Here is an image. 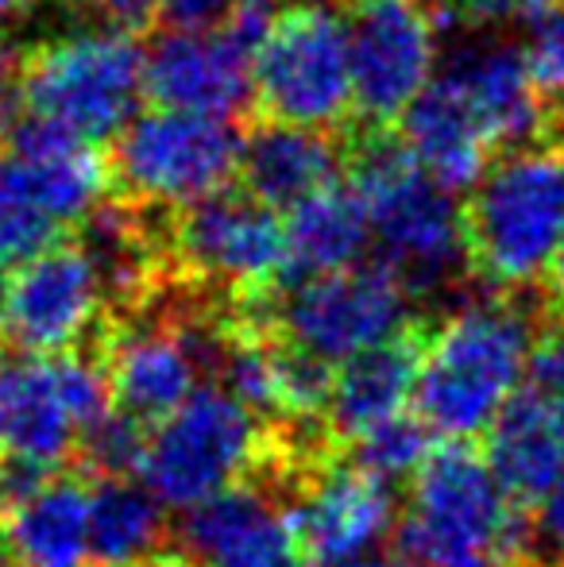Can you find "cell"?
Returning a JSON list of instances; mask_svg holds the SVG:
<instances>
[{
  "label": "cell",
  "instance_id": "74e56055",
  "mask_svg": "<svg viewBox=\"0 0 564 567\" xmlns=\"http://www.w3.org/2000/svg\"><path fill=\"white\" fill-rule=\"evenodd\" d=\"M340 567H410L407 560H391V556H360V560H348Z\"/></svg>",
  "mask_w": 564,
  "mask_h": 567
},
{
  "label": "cell",
  "instance_id": "52a82bcc",
  "mask_svg": "<svg viewBox=\"0 0 564 567\" xmlns=\"http://www.w3.org/2000/svg\"><path fill=\"white\" fill-rule=\"evenodd\" d=\"M143 47L124 31L54 35L23 54V113L47 116L82 140H116L136 120Z\"/></svg>",
  "mask_w": 564,
  "mask_h": 567
},
{
  "label": "cell",
  "instance_id": "2e32d148",
  "mask_svg": "<svg viewBox=\"0 0 564 567\" xmlns=\"http://www.w3.org/2000/svg\"><path fill=\"white\" fill-rule=\"evenodd\" d=\"M182 548L202 567H317L290 509L256 483H236L186 509Z\"/></svg>",
  "mask_w": 564,
  "mask_h": 567
},
{
  "label": "cell",
  "instance_id": "f35d334b",
  "mask_svg": "<svg viewBox=\"0 0 564 567\" xmlns=\"http://www.w3.org/2000/svg\"><path fill=\"white\" fill-rule=\"evenodd\" d=\"M0 567H12V556H8V537H4V514H0Z\"/></svg>",
  "mask_w": 564,
  "mask_h": 567
},
{
  "label": "cell",
  "instance_id": "7a4b0ae2",
  "mask_svg": "<svg viewBox=\"0 0 564 567\" xmlns=\"http://www.w3.org/2000/svg\"><path fill=\"white\" fill-rule=\"evenodd\" d=\"M345 163L356 194L368 205L383 262L399 275L410 298H429L457 282L460 262H468L464 205L418 166L402 135L360 124Z\"/></svg>",
  "mask_w": 564,
  "mask_h": 567
},
{
  "label": "cell",
  "instance_id": "8d00e7d4",
  "mask_svg": "<svg viewBox=\"0 0 564 567\" xmlns=\"http://www.w3.org/2000/svg\"><path fill=\"white\" fill-rule=\"evenodd\" d=\"M39 0H0V28L12 20H20V16H28L31 8H35Z\"/></svg>",
  "mask_w": 564,
  "mask_h": 567
},
{
  "label": "cell",
  "instance_id": "5bb4252c",
  "mask_svg": "<svg viewBox=\"0 0 564 567\" xmlns=\"http://www.w3.org/2000/svg\"><path fill=\"white\" fill-rule=\"evenodd\" d=\"M252 51L240 35L166 31L143 62V97L155 109L205 116H252Z\"/></svg>",
  "mask_w": 564,
  "mask_h": 567
},
{
  "label": "cell",
  "instance_id": "60d3db41",
  "mask_svg": "<svg viewBox=\"0 0 564 567\" xmlns=\"http://www.w3.org/2000/svg\"><path fill=\"white\" fill-rule=\"evenodd\" d=\"M550 402H553V413H557V425H561V436H564V390L561 394H553Z\"/></svg>",
  "mask_w": 564,
  "mask_h": 567
},
{
  "label": "cell",
  "instance_id": "ab89813d",
  "mask_svg": "<svg viewBox=\"0 0 564 567\" xmlns=\"http://www.w3.org/2000/svg\"><path fill=\"white\" fill-rule=\"evenodd\" d=\"M4 306H8V275H4V262H0V324H4Z\"/></svg>",
  "mask_w": 564,
  "mask_h": 567
},
{
  "label": "cell",
  "instance_id": "f1b7e54d",
  "mask_svg": "<svg viewBox=\"0 0 564 567\" xmlns=\"http://www.w3.org/2000/svg\"><path fill=\"white\" fill-rule=\"evenodd\" d=\"M147 425L136 417L113 410L93 429H85L78 441V460H82L85 478H129L140 475L143 452H147Z\"/></svg>",
  "mask_w": 564,
  "mask_h": 567
},
{
  "label": "cell",
  "instance_id": "277c9868",
  "mask_svg": "<svg viewBox=\"0 0 564 567\" xmlns=\"http://www.w3.org/2000/svg\"><path fill=\"white\" fill-rule=\"evenodd\" d=\"M564 236V147L506 151L464 205L468 267L488 290H530Z\"/></svg>",
  "mask_w": 564,
  "mask_h": 567
},
{
  "label": "cell",
  "instance_id": "4dcf8cb0",
  "mask_svg": "<svg viewBox=\"0 0 564 567\" xmlns=\"http://www.w3.org/2000/svg\"><path fill=\"white\" fill-rule=\"evenodd\" d=\"M553 0H444V12L437 16L441 23L460 20L464 28H506V23H522L534 20L542 8H550Z\"/></svg>",
  "mask_w": 564,
  "mask_h": 567
},
{
  "label": "cell",
  "instance_id": "603a6c76",
  "mask_svg": "<svg viewBox=\"0 0 564 567\" xmlns=\"http://www.w3.org/2000/svg\"><path fill=\"white\" fill-rule=\"evenodd\" d=\"M483 455L499 486L522 509L537 506L564 475V436L553 402L537 386H522L483 433Z\"/></svg>",
  "mask_w": 564,
  "mask_h": 567
},
{
  "label": "cell",
  "instance_id": "d6a6232c",
  "mask_svg": "<svg viewBox=\"0 0 564 567\" xmlns=\"http://www.w3.org/2000/svg\"><path fill=\"white\" fill-rule=\"evenodd\" d=\"M233 12L236 0H158V23L171 31H221Z\"/></svg>",
  "mask_w": 564,
  "mask_h": 567
},
{
  "label": "cell",
  "instance_id": "836d02e7",
  "mask_svg": "<svg viewBox=\"0 0 564 567\" xmlns=\"http://www.w3.org/2000/svg\"><path fill=\"white\" fill-rule=\"evenodd\" d=\"M23 47L0 39V135L23 113Z\"/></svg>",
  "mask_w": 564,
  "mask_h": 567
},
{
  "label": "cell",
  "instance_id": "ac0fdd59",
  "mask_svg": "<svg viewBox=\"0 0 564 567\" xmlns=\"http://www.w3.org/2000/svg\"><path fill=\"white\" fill-rule=\"evenodd\" d=\"M0 147L20 163L35 202L59 225H82L105 202V189H113L109 158L98 155V143L47 116L20 113L0 135Z\"/></svg>",
  "mask_w": 564,
  "mask_h": 567
},
{
  "label": "cell",
  "instance_id": "83f0119b",
  "mask_svg": "<svg viewBox=\"0 0 564 567\" xmlns=\"http://www.w3.org/2000/svg\"><path fill=\"white\" fill-rule=\"evenodd\" d=\"M433 429L425 425L418 413H394L383 425L368 429L363 436L352 441V460L368 467L371 475L399 483V478H414L422 463L433 455Z\"/></svg>",
  "mask_w": 564,
  "mask_h": 567
},
{
  "label": "cell",
  "instance_id": "8992f818",
  "mask_svg": "<svg viewBox=\"0 0 564 567\" xmlns=\"http://www.w3.org/2000/svg\"><path fill=\"white\" fill-rule=\"evenodd\" d=\"M271 460V429L259 425L233 390L197 386L166 421L147 433L140 478L171 509H194L197 502L228 491L248 471Z\"/></svg>",
  "mask_w": 564,
  "mask_h": 567
},
{
  "label": "cell",
  "instance_id": "d6986e66",
  "mask_svg": "<svg viewBox=\"0 0 564 567\" xmlns=\"http://www.w3.org/2000/svg\"><path fill=\"white\" fill-rule=\"evenodd\" d=\"M345 155L348 140L340 143L329 127L248 116V135L240 147V182L252 197H259L271 209H294L337 182Z\"/></svg>",
  "mask_w": 564,
  "mask_h": 567
},
{
  "label": "cell",
  "instance_id": "f546056e",
  "mask_svg": "<svg viewBox=\"0 0 564 567\" xmlns=\"http://www.w3.org/2000/svg\"><path fill=\"white\" fill-rule=\"evenodd\" d=\"M522 51H526L537 93L553 116V143L564 147V0H553L530 20Z\"/></svg>",
  "mask_w": 564,
  "mask_h": 567
},
{
  "label": "cell",
  "instance_id": "e0dca14e",
  "mask_svg": "<svg viewBox=\"0 0 564 567\" xmlns=\"http://www.w3.org/2000/svg\"><path fill=\"white\" fill-rule=\"evenodd\" d=\"M109 382H113V402L121 413L136 417L140 425L155 429L166 421L202 382V359L189 348L178 317L171 321H116L105 340Z\"/></svg>",
  "mask_w": 564,
  "mask_h": 567
},
{
  "label": "cell",
  "instance_id": "44dd1931",
  "mask_svg": "<svg viewBox=\"0 0 564 567\" xmlns=\"http://www.w3.org/2000/svg\"><path fill=\"white\" fill-rule=\"evenodd\" d=\"M82 429L66 405L54 355L12 351L0 359V452L59 467L78 452Z\"/></svg>",
  "mask_w": 564,
  "mask_h": 567
},
{
  "label": "cell",
  "instance_id": "7402d4cb",
  "mask_svg": "<svg viewBox=\"0 0 564 567\" xmlns=\"http://www.w3.org/2000/svg\"><path fill=\"white\" fill-rule=\"evenodd\" d=\"M425 340L429 337L414 324V329L376 343V348L360 351V355L345 359L337 367L329 413H325V425H329L332 441L352 444L368 429L383 425L387 417L402 413V405L418 390Z\"/></svg>",
  "mask_w": 564,
  "mask_h": 567
},
{
  "label": "cell",
  "instance_id": "4316f807",
  "mask_svg": "<svg viewBox=\"0 0 564 567\" xmlns=\"http://www.w3.org/2000/svg\"><path fill=\"white\" fill-rule=\"evenodd\" d=\"M59 239L62 225L47 217L20 163L0 147V262H28Z\"/></svg>",
  "mask_w": 564,
  "mask_h": 567
},
{
  "label": "cell",
  "instance_id": "d4e9b609",
  "mask_svg": "<svg viewBox=\"0 0 564 567\" xmlns=\"http://www.w3.org/2000/svg\"><path fill=\"white\" fill-rule=\"evenodd\" d=\"M371 217L356 186H325L321 194L294 205L286 217V262L279 286L340 275L363 262L371 244Z\"/></svg>",
  "mask_w": 564,
  "mask_h": 567
},
{
  "label": "cell",
  "instance_id": "1f68e13d",
  "mask_svg": "<svg viewBox=\"0 0 564 567\" xmlns=\"http://www.w3.org/2000/svg\"><path fill=\"white\" fill-rule=\"evenodd\" d=\"M82 20H101L109 31L147 35L158 23V0H66Z\"/></svg>",
  "mask_w": 564,
  "mask_h": 567
},
{
  "label": "cell",
  "instance_id": "3957f363",
  "mask_svg": "<svg viewBox=\"0 0 564 567\" xmlns=\"http://www.w3.org/2000/svg\"><path fill=\"white\" fill-rule=\"evenodd\" d=\"M410 567H522L530 540L522 506L499 486L472 441H449L422 463L394 525Z\"/></svg>",
  "mask_w": 564,
  "mask_h": 567
},
{
  "label": "cell",
  "instance_id": "8fae6325",
  "mask_svg": "<svg viewBox=\"0 0 564 567\" xmlns=\"http://www.w3.org/2000/svg\"><path fill=\"white\" fill-rule=\"evenodd\" d=\"M105 286L90 251L78 239H59L31 255L8 282V306L0 332L12 351L59 355L98 343V321L105 317Z\"/></svg>",
  "mask_w": 564,
  "mask_h": 567
},
{
  "label": "cell",
  "instance_id": "7bdbcfd3",
  "mask_svg": "<svg viewBox=\"0 0 564 567\" xmlns=\"http://www.w3.org/2000/svg\"><path fill=\"white\" fill-rule=\"evenodd\" d=\"M414 4H418V0H414Z\"/></svg>",
  "mask_w": 564,
  "mask_h": 567
},
{
  "label": "cell",
  "instance_id": "ffe728a7",
  "mask_svg": "<svg viewBox=\"0 0 564 567\" xmlns=\"http://www.w3.org/2000/svg\"><path fill=\"white\" fill-rule=\"evenodd\" d=\"M399 135L418 166L452 194L480 186L491 171V151H499L468 93L444 74L410 101L399 116Z\"/></svg>",
  "mask_w": 564,
  "mask_h": 567
},
{
  "label": "cell",
  "instance_id": "ba28073f",
  "mask_svg": "<svg viewBox=\"0 0 564 567\" xmlns=\"http://www.w3.org/2000/svg\"><path fill=\"white\" fill-rule=\"evenodd\" d=\"M244 301L275 337L329 363H345L376 343L414 329L410 324L414 298L383 259L360 262L340 275L309 278V282L275 286Z\"/></svg>",
  "mask_w": 564,
  "mask_h": 567
},
{
  "label": "cell",
  "instance_id": "9a60e30c",
  "mask_svg": "<svg viewBox=\"0 0 564 567\" xmlns=\"http://www.w3.org/2000/svg\"><path fill=\"white\" fill-rule=\"evenodd\" d=\"M444 78H452L468 93L495 147L519 151L553 143V116L519 43L472 28V35L457 39L444 54Z\"/></svg>",
  "mask_w": 564,
  "mask_h": 567
},
{
  "label": "cell",
  "instance_id": "cb8c5ba5",
  "mask_svg": "<svg viewBox=\"0 0 564 567\" xmlns=\"http://www.w3.org/2000/svg\"><path fill=\"white\" fill-rule=\"evenodd\" d=\"M12 567H93L90 483L54 471L39 491L4 509Z\"/></svg>",
  "mask_w": 564,
  "mask_h": 567
},
{
  "label": "cell",
  "instance_id": "6da1fadb",
  "mask_svg": "<svg viewBox=\"0 0 564 567\" xmlns=\"http://www.w3.org/2000/svg\"><path fill=\"white\" fill-rule=\"evenodd\" d=\"M542 332L534 313L491 290L468 301L425 340L414 413L444 441H472L491 429L522 390Z\"/></svg>",
  "mask_w": 564,
  "mask_h": 567
},
{
  "label": "cell",
  "instance_id": "b9f144b4",
  "mask_svg": "<svg viewBox=\"0 0 564 567\" xmlns=\"http://www.w3.org/2000/svg\"><path fill=\"white\" fill-rule=\"evenodd\" d=\"M561 324H564V309H561Z\"/></svg>",
  "mask_w": 564,
  "mask_h": 567
},
{
  "label": "cell",
  "instance_id": "30bf717a",
  "mask_svg": "<svg viewBox=\"0 0 564 567\" xmlns=\"http://www.w3.org/2000/svg\"><path fill=\"white\" fill-rule=\"evenodd\" d=\"M166 251L182 286L256 298L283 278L286 225L248 189H217L166 213Z\"/></svg>",
  "mask_w": 564,
  "mask_h": 567
},
{
  "label": "cell",
  "instance_id": "4fadbf2b",
  "mask_svg": "<svg viewBox=\"0 0 564 567\" xmlns=\"http://www.w3.org/2000/svg\"><path fill=\"white\" fill-rule=\"evenodd\" d=\"M286 509L317 567L360 560L399 525L391 483L337 455L294 471V502Z\"/></svg>",
  "mask_w": 564,
  "mask_h": 567
},
{
  "label": "cell",
  "instance_id": "484cf974",
  "mask_svg": "<svg viewBox=\"0 0 564 567\" xmlns=\"http://www.w3.org/2000/svg\"><path fill=\"white\" fill-rule=\"evenodd\" d=\"M90 548L93 567H143L163 553V502L143 478H93Z\"/></svg>",
  "mask_w": 564,
  "mask_h": 567
},
{
  "label": "cell",
  "instance_id": "d590c367",
  "mask_svg": "<svg viewBox=\"0 0 564 567\" xmlns=\"http://www.w3.org/2000/svg\"><path fill=\"white\" fill-rule=\"evenodd\" d=\"M143 567H202V564H197L186 548H178V553H174V548H163V553H155Z\"/></svg>",
  "mask_w": 564,
  "mask_h": 567
},
{
  "label": "cell",
  "instance_id": "7c38bea8",
  "mask_svg": "<svg viewBox=\"0 0 564 567\" xmlns=\"http://www.w3.org/2000/svg\"><path fill=\"white\" fill-rule=\"evenodd\" d=\"M348 31L356 116L360 124L391 127L433 74L441 31L437 12L418 8L414 0H356Z\"/></svg>",
  "mask_w": 564,
  "mask_h": 567
},
{
  "label": "cell",
  "instance_id": "5b68a950",
  "mask_svg": "<svg viewBox=\"0 0 564 567\" xmlns=\"http://www.w3.org/2000/svg\"><path fill=\"white\" fill-rule=\"evenodd\" d=\"M356 113L352 31L332 0H294L252 59V116L340 132Z\"/></svg>",
  "mask_w": 564,
  "mask_h": 567
},
{
  "label": "cell",
  "instance_id": "9c48e42d",
  "mask_svg": "<svg viewBox=\"0 0 564 567\" xmlns=\"http://www.w3.org/2000/svg\"><path fill=\"white\" fill-rule=\"evenodd\" d=\"M244 135L225 116L151 109L109 151L113 194L143 209H182L240 174Z\"/></svg>",
  "mask_w": 564,
  "mask_h": 567
},
{
  "label": "cell",
  "instance_id": "e575fe53",
  "mask_svg": "<svg viewBox=\"0 0 564 567\" xmlns=\"http://www.w3.org/2000/svg\"><path fill=\"white\" fill-rule=\"evenodd\" d=\"M534 537L550 548L557 560H564V475L545 491V498L534 506Z\"/></svg>",
  "mask_w": 564,
  "mask_h": 567
}]
</instances>
